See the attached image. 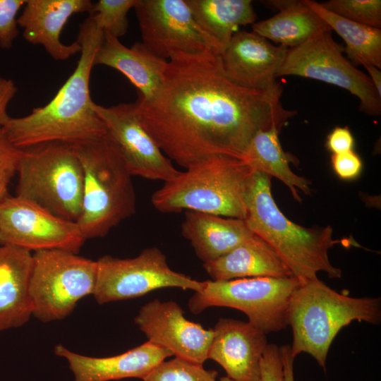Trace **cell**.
Instances as JSON below:
<instances>
[{"label":"cell","mask_w":381,"mask_h":381,"mask_svg":"<svg viewBox=\"0 0 381 381\" xmlns=\"http://www.w3.org/2000/svg\"><path fill=\"white\" fill-rule=\"evenodd\" d=\"M282 87L257 91L225 75L218 54L178 55L168 61L156 95L134 103L143 127L177 164L215 155L243 158L260 131L279 130L296 112L283 107Z\"/></svg>","instance_id":"cell-1"},{"label":"cell","mask_w":381,"mask_h":381,"mask_svg":"<svg viewBox=\"0 0 381 381\" xmlns=\"http://www.w3.org/2000/svg\"><path fill=\"white\" fill-rule=\"evenodd\" d=\"M103 36V30L92 16L80 24L76 41L81 50L73 73L46 105L23 117H10L2 127L15 147L26 150L49 143L73 145L107 135L90 92L94 59Z\"/></svg>","instance_id":"cell-2"},{"label":"cell","mask_w":381,"mask_h":381,"mask_svg":"<svg viewBox=\"0 0 381 381\" xmlns=\"http://www.w3.org/2000/svg\"><path fill=\"white\" fill-rule=\"evenodd\" d=\"M246 205L248 227L275 250L301 284L318 279L320 272L329 278L341 277V270L328 255L339 243L333 238V229L329 225L308 228L289 219L274 200L269 175L254 171Z\"/></svg>","instance_id":"cell-3"},{"label":"cell","mask_w":381,"mask_h":381,"mask_svg":"<svg viewBox=\"0 0 381 381\" xmlns=\"http://www.w3.org/2000/svg\"><path fill=\"white\" fill-rule=\"evenodd\" d=\"M253 174L241 157L212 155L164 182L151 202L163 213L190 210L245 219L246 195Z\"/></svg>","instance_id":"cell-4"},{"label":"cell","mask_w":381,"mask_h":381,"mask_svg":"<svg viewBox=\"0 0 381 381\" xmlns=\"http://www.w3.org/2000/svg\"><path fill=\"white\" fill-rule=\"evenodd\" d=\"M353 321L380 324V298L351 297L319 279L301 284L292 294L286 311L287 325L293 335V356L307 353L325 370L333 340Z\"/></svg>","instance_id":"cell-5"},{"label":"cell","mask_w":381,"mask_h":381,"mask_svg":"<svg viewBox=\"0 0 381 381\" xmlns=\"http://www.w3.org/2000/svg\"><path fill=\"white\" fill-rule=\"evenodd\" d=\"M71 146L83 171L82 210L77 224L85 239L104 236L135 212L132 176L107 135Z\"/></svg>","instance_id":"cell-6"},{"label":"cell","mask_w":381,"mask_h":381,"mask_svg":"<svg viewBox=\"0 0 381 381\" xmlns=\"http://www.w3.org/2000/svg\"><path fill=\"white\" fill-rule=\"evenodd\" d=\"M16 196L77 222L82 210L83 171L71 145L49 143L23 150Z\"/></svg>","instance_id":"cell-7"},{"label":"cell","mask_w":381,"mask_h":381,"mask_svg":"<svg viewBox=\"0 0 381 381\" xmlns=\"http://www.w3.org/2000/svg\"><path fill=\"white\" fill-rule=\"evenodd\" d=\"M97 261L60 249L36 251L29 282L32 315L42 322L68 316L83 297L93 294Z\"/></svg>","instance_id":"cell-8"},{"label":"cell","mask_w":381,"mask_h":381,"mask_svg":"<svg viewBox=\"0 0 381 381\" xmlns=\"http://www.w3.org/2000/svg\"><path fill=\"white\" fill-rule=\"evenodd\" d=\"M204 282L203 289L189 298L190 312L198 314L210 307L234 308L244 313L248 322L265 334L287 326L289 301L301 284L295 277Z\"/></svg>","instance_id":"cell-9"},{"label":"cell","mask_w":381,"mask_h":381,"mask_svg":"<svg viewBox=\"0 0 381 381\" xmlns=\"http://www.w3.org/2000/svg\"><path fill=\"white\" fill-rule=\"evenodd\" d=\"M344 47L332 36V30L321 31L304 43L289 48L277 77L297 75L344 88L360 100V110L368 115L381 112V97L370 78L356 68L344 55Z\"/></svg>","instance_id":"cell-10"},{"label":"cell","mask_w":381,"mask_h":381,"mask_svg":"<svg viewBox=\"0 0 381 381\" xmlns=\"http://www.w3.org/2000/svg\"><path fill=\"white\" fill-rule=\"evenodd\" d=\"M93 296L99 304L137 298L162 288L176 287L200 291L205 282L171 269L157 248L144 249L132 258L104 255L97 260Z\"/></svg>","instance_id":"cell-11"},{"label":"cell","mask_w":381,"mask_h":381,"mask_svg":"<svg viewBox=\"0 0 381 381\" xmlns=\"http://www.w3.org/2000/svg\"><path fill=\"white\" fill-rule=\"evenodd\" d=\"M134 9L142 43L159 58L168 61L182 54H222L198 25L186 0H137Z\"/></svg>","instance_id":"cell-12"},{"label":"cell","mask_w":381,"mask_h":381,"mask_svg":"<svg viewBox=\"0 0 381 381\" xmlns=\"http://www.w3.org/2000/svg\"><path fill=\"white\" fill-rule=\"evenodd\" d=\"M86 239L77 222L16 195L0 200V244L29 251L60 249L77 253Z\"/></svg>","instance_id":"cell-13"},{"label":"cell","mask_w":381,"mask_h":381,"mask_svg":"<svg viewBox=\"0 0 381 381\" xmlns=\"http://www.w3.org/2000/svg\"><path fill=\"white\" fill-rule=\"evenodd\" d=\"M94 109L131 176L165 182L179 174L171 160L142 125L134 103L109 107L95 103Z\"/></svg>","instance_id":"cell-14"},{"label":"cell","mask_w":381,"mask_h":381,"mask_svg":"<svg viewBox=\"0 0 381 381\" xmlns=\"http://www.w3.org/2000/svg\"><path fill=\"white\" fill-rule=\"evenodd\" d=\"M134 321L148 341L175 357L201 365L207 359L213 329L186 319L176 302L154 299L140 308Z\"/></svg>","instance_id":"cell-15"},{"label":"cell","mask_w":381,"mask_h":381,"mask_svg":"<svg viewBox=\"0 0 381 381\" xmlns=\"http://www.w3.org/2000/svg\"><path fill=\"white\" fill-rule=\"evenodd\" d=\"M289 48L271 44L254 32L237 31L219 55L226 77L253 90L267 91L280 84L275 78Z\"/></svg>","instance_id":"cell-16"},{"label":"cell","mask_w":381,"mask_h":381,"mask_svg":"<svg viewBox=\"0 0 381 381\" xmlns=\"http://www.w3.org/2000/svg\"><path fill=\"white\" fill-rule=\"evenodd\" d=\"M207 359L219 364L236 381H261L260 361L267 345L266 334L251 323L219 318L213 327Z\"/></svg>","instance_id":"cell-17"},{"label":"cell","mask_w":381,"mask_h":381,"mask_svg":"<svg viewBox=\"0 0 381 381\" xmlns=\"http://www.w3.org/2000/svg\"><path fill=\"white\" fill-rule=\"evenodd\" d=\"M92 4L90 0H27L18 24L29 43L42 45L55 60H67L80 53L81 47L77 41L64 44L61 31L73 14L90 13Z\"/></svg>","instance_id":"cell-18"},{"label":"cell","mask_w":381,"mask_h":381,"mask_svg":"<svg viewBox=\"0 0 381 381\" xmlns=\"http://www.w3.org/2000/svg\"><path fill=\"white\" fill-rule=\"evenodd\" d=\"M56 355L64 358L73 374V381H111L128 377L143 379L172 353L150 341L125 353L109 357H90L68 350L61 344Z\"/></svg>","instance_id":"cell-19"},{"label":"cell","mask_w":381,"mask_h":381,"mask_svg":"<svg viewBox=\"0 0 381 381\" xmlns=\"http://www.w3.org/2000/svg\"><path fill=\"white\" fill-rule=\"evenodd\" d=\"M167 64V61L155 56L142 42L127 47L107 32H104L94 59V66H109L125 75L138 90V100L140 101L151 99L159 91Z\"/></svg>","instance_id":"cell-20"},{"label":"cell","mask_w":381,"mask_h":381,"mask_svg":"<svg viewBox=\"0 0 381 381\" xmlns=\"http://www.w3.org/2000/svg\"><path fill=\"white\" fill-rule=\"evenodd\" d=\"M30 251L0 244V331L25 324L32 315Z\"/></svg>","instance_id":"cell-21"},{"label":"cell","mask_w":381,"mask_h":381,"mask_svg":"<svg viewBox=\"0 0 381 381\" xmlns=\"http://www.w3.org/2000/svg\"><path fill=\"white\" fill-rule=\"evenodd\" d=\"M203 267L213 281L294 277L275 250L255 234L225 255L203 263Z\"/></svg>","instance_id":"cell-22"},{"label":"cell","mask_w":381,"mask_h":381,"mask_svg":"<svg viewBox=\"0 0 381 381\" xmlns=\"http://www.w3.org/2000/svg\"><path fill=\"white\" fill-rule=\"evenodd\" d=\"M181 232L203 263L225 255L255 234L245 219L190 210L185 212Z\"/></svg>","instance_id":"cell-23"},{"label":"cell","mask_w":381,"mask_h":381,"mask_svg":"<svg viewBox=\"0 0 381 381\" xmlns=\"http://www.w3.org/2000/svg\"><path fill=\"white\" fill-rule=\"evenodd\" d=\"M279 12L255 23L253 32L287 48L297 47L317 33L331 30L327 24L303 1H265Z\"/></svg>","instance_id":"cell-24"},{"label":"cell","mask_w":381,"mask_h":381,"mask_svg":"<svg viewBox=\"0 0 381 381\" xmlns=\"http://www.w3.org/2000/svg\"><path fill=\"white\" fill-rule=\"evenodd\" d=\"M200 28L222 53L241 25L253 24L257 15L250 0H186Z\"/></svg>","instance_id":"cell-25"},{"label":"cell","mask_w":381,"mask_h":381,"mask_svg":"<svg viewBox=\"0 0 381 381\" xmlns=\"http://www.w3.org/2000/svg\"><path fill=\"white\" fill-rule=\"evenodd\" d=\"M279 131L272 128L258 132L250 140L242 159L254 171L278 179L289 188L294 200L301 202L298 189L310 195V182L291 169L289 157L279 142Z\"/></svg>","instance_id":"cell-26"},{"label":"cell","mask_w":381,"mask_h":381,"mask_svg":"<svg viewBox=\"0 0 381 381\" xmlns=\"http://www.w3.org/2000/svg\"><path fill=\"white\" fill-rule=\"evenodd\" d=\"M344 41L349 61L354 66L381 68V30L342 18L325 8L320 3L303 0Z\"/></svg>","instance_id":"cell-27"},{"label":"cell","mask_w":381,"mask_h":381,"mask_svg":"<svg viewBox=\"0 0 381 381\" xmlns=\"http://www.w3.org/2000/svg\"><path fill=\"white\" fill-rule=\"evenodd\" d=\"M217 372L176 358L164 361L150 370L143 381H217Z\"/></svg>","instance_id":"cell-28"},{"label":"cell","mask_w":381,"mask_h":381,"mask_svg":"<svg viewBox=\"0 0 381 381\" xmlns=\"http://www.w3.org/2000/svg\"><path fill=\"white\" fill-rule=\"evenodd\" d=\"M137 0H99L92 4L90 16H92L104 32L119 38L128 30L127 14L134 8Z\"/></svg>","instance_id":"cell-29"},{"label":"cell","mask_w":381,"mask_h":381,"mask_svg":"<svg viewBox=\"0 0 381 381\" xmlns=\"http://www.w3.org/2000/svg\"><path fill=\"white\" fill-rule=\"evenodd\" d=\"M320 4L342 18L380 29V0H329Z\"/></svg>","instance_id":"cell-30"},{"label":"cell","mask_w":381,"mask_h":381,"mask_svg":"<svg viewBox=\"0 0 381 381\" xmlns=\"http://www.w3.org/2000/svg\"><path fill=\"white\" fill-rule=\"evenodd\" d=\"M23 150L15 147L0 128V200L8 195V187L16 173Z\"/></svg>","instance_id":"cell-31"},{"label":"cell","mask_w":381,"mask_h":381,"mask_svg":"<svg viewBox=\"0 0 381 381\" xmlns=\"http://www.w3.org/2000/svg\"><path fill=\"white\" fill-rule=\"evenodd\" d=\"M27 0H0V47L10 49L18 35L17 13Z\"/></svg>","instance_id":"cell-32"},{"label":"cell","mask_w":381,"mask_h":381,"mask_svg":"<svg viewBox=\"0 0 381 381\" xmlns=\"http://www.w3.org/2000/svg\"><path fill=\"white\" fill-rule=\"evenodd\" d=\"M331 164L334 174L344 181L357 179L363 169V162L353 150L341 154H332Z\"/></svg>","instance_id":"cell-33"},{"label":"cell","mask_w":381,"mask_h":381,"mask_svg":"<svg viewBox=\"0 0 381 381\" xmlns=\"http://www.w3.org/2000/svg\"><path fill=\"white\" fill-rule=\"evenodd\" d=\"M261 381H282L283 365L280 347L267 344L260 361Z\"/></svg>","instance_id":"cell-34"},{"label":"cell","mask_w":381,"mask_h":381,"mask_svg":"<svg viewBox=\"0 0 381 381\" xmlns=\"http://www.w3.org/2000/svg\"><path fill=\"white\" fill-rule=\"evenodd\" d=\"M354 138L348 126L334 128L327 136L326 148L332 154H341L353 150Z\"/></svg>","instance_id":"cell-35"},{"label":"cell","mask_w":381,"mask_h":381,"mask_svg":"<svg viewBox=\"0 0 381 381\" xmlns=\"http://www.w3.org/2000/svg\"><path fill=\"white\" fill-rule=\"evenodd\" d=\"M17 90L18 87L12 80L0 77V128H2L10 118L6 109Z\"/></svg>","instance_id":"cell-36"},{"label":"cell","mask_w":381,"mask_h":381,"mask_svg":"<svg viewBox=\"0 0 381 381\" xmlns=\"http://www.w3.org/2000/svg\"><path fill=\"white\" fill-rule=\"evenodd\" d=\"M281 357L283 365L282 381H295L294 375V361L291 351V345L285 344L280 347Z\"/></svg>","instance_id":"cell-37"},{"label":"cell","mask_w":381,"mask_h":381,"mask_svg":"<svg viewBox=\"0 0 381 381\" xmlns=\"http://www.w3.org/2000/svg\"><path fill=\"white\" fill-rule=\"evenodd\" d=\"M368 71L369 78L373 84L377 94L381 97V71L380 69L373 66H365Z\"/></svg>","instance_id":"cell-38"},{"label":"cell","mask_w":381,"mask_h":381,"mask_svg":"<svg viewBox=\"0 0 381 381\" xmlns=\"http://www.w3.org/2000/svg\"><path fill=\"white\" fill-rule=\"evenodd\" d=\"M219 381H236L228 376L222 377L220 378Z\"/></svg>","instance_id":"cell-39"}]
</instances>
